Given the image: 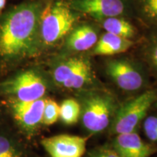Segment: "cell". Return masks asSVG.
I'll use <instances>...</instances> for the list:
<instances>
[{
  "label": "cell",
  "instance_id": "4",
  "mask_svg": "<svg viewBox=\"0 0 157 157\" xmlns=\"http://www.w3.org/2000/svg\"><path fill=\"white\" fill-rule=\"evenodd\" d=\"M114 105L112 99L104 95H93L85 99L82 119L84 127L92 133L103 131L111 121Z\"/></svg>",
  "mask_w": 157,
  "mask_h": 157
},
{
  "label": "cell",
  "instance_id": "11",
  "mask_svg": "<svg viewBox=\"0 0 157 157\" xmlns=\"http://www.w3.org/2000/svg\"><path fill=\"white\" fill-rule=\"evenodd\" d=\"M98 42V34L90 25H78L71 31L67 39V46L76 52L90 50Z\"/></svg>",
  "mask_w": 157,
  "mask_h": 157
},
{
  "label": "cell",
  "instance_id": "14",
  "mask_svg": "<svg viewBox=\"0 0 157 157\" xmlns=\"http://www.w3.org/2000/svg\"><path fill=\"white\" fill-rule=\"evenodd\" d=\"M87 62L84 59L80 58H71L65 60L58 65L54 71L55 81L57 84L62 86L65 82L67 81Z\"/></svg>",
  "mask_w": 157,
  "mask_h": 157
},
{
  "label": "cell",
  "instance_id": "17",
  "mask_svg": "<svg viewBox=\"0 0 157 157\" xmlns=\"http://www.w3.org/2000/svg\"><path fill=\"white\" fill-rule=\"evenodd\" d=\"M60 117V105L53 100H45L42 122L45 125H52Z\"/></svg>",
  "mask_w": 157,
  "mask_h": 157
},
{
  "label": "cell",
  "instance_id": "12",
  "mask_svg": "<svg viewBox=\"0 0 157 157\" xmlns=\"http://www.w3.org/2000/svg\"><path fill=\"white\" fill-rule=\"evenodd\" d=\"M130 39L105 33L94 46L93 54L98 56H113L127 51L132 47Z\"/></svg>",
  "mask_w": 157,
  "mask_h": 157
},
{
  "label": "cell",
  "instance_id": "19",
  "mask_svg": "<svg viewBox=\"0 0 157 157\" xmlns=\"http://www.w3.org/2000/svg\"><path fill=\"white\" fill-rule=\"evenodd\" d=\"M0 157H21L14 145L7 137L0 136Z\"/></svg>",
  "mask_w": 157,
  "mask_h": 157
},
{
  "label": "cell",
  "instance_id": "22",
  "mask_svg": "<svg viewBox=\"0 0 157 157\" xmlns=\"http://www.w3.org/2000/svg\"><path fill=\"white\" fill-rule=\"evenodd\" d=\"M96 157H119L118 156V154L117 153H113V152H105V153H102V154H99L98 156Z\"/></svg>",
  "mask_w": 157,
  "mask_h": 157
},
{
  "label": "cell",
  "instance_id": "13",
  "mask_svg": "<svg viewBox=\"0 0 157 157\" xmlns=\"http://www.w3.org/2000/svg\"><path fill=\"white\" fill-rule=\"evenodd\" d=\"M101 21L103 29L108 33L129 39L135 36V28L125 19L119 17H111Z\"/></svg>",
  "mask_w": 157,
  "mask_h": 157
},
{
  "label": "cell",
  "instance_id": "2",
  "mask_svg": "<svg viewBox=\"0 0 157 157\" xmlns=\"http://www.w3.org/2000/svg\"><path fill=\"white\" fill-rule=\"evenodd\" d=\"M78 16L70 5L63 0H54L42 7L39 17L40 41L52 45L69 33Z\"/></svg>",
  "mask_w": 157,
  "mask_h": 157
},
{
  "label": "cell",
  "instance_id": "7",
  "mask_svg": "<svg viewBox=\"0 0 157 157\" xmlns=\"http://www.w3.org/2000/svg\"><path fill=\"white\" fill-rule=\"evenodd\" d=\"M106 71L118 87L125 91H136L144 84L143 74L127 60H110L107 63Z\"/></svg>",
  "mask_w": 157,
  "mask_h": 157
},
{
  "label": "cell",
  "instance_id": "21",
  "mask_svg": "<svg viewBox=\"0 0 157 157\" xmlns=\"http://www.w3.org/2000/svg\"><path fill=\"white\" fill-rule=\"evenodd\" d=\"M144 131L149 140L157 143V117H149L144 121Z\"/></svg>",
  "mask_w": 157,
  "mask_h": 157
},
{
  "label": "cell",
  "instance_id": "6",
  "mask_svg": "<svg viewBox=\"0 0 157 157\" xmlns=\"http://www.w3.org/2000/svg\"><path fill=\"white\" fill-rule=\"evenodd\" d=\"M128 5L127 0H71L70 4L74 11L99 21L124 15Z\"/></svg>",
  "mask_w": 157,
  "mask_h": 157
},
{
  "label": "cell",
  "instance_id": "1",
  "mask_svg": "<svg viewBox=\"0 0 157 157\" xmlns=\"http://www.w3.org/2000/svg\"><path fill=\"white\" fill-rule=\"evenodd\" d=\"M42 5L29 2L17 6L0 21V56L21 58L34 54L39 46V17Z\"/></svg>",
  "mask_w": 157,
  "mask_h": 157
},
{
  "label": "cell",
  "instance_id": "20",
  "mask_svg": "<svg viewBox=\"0 0 157 157\" xmlns=\"http://www.w3.org/2000/svg\"><path fill=\"white\" fill-rule=\"evenodd\" d=\"M147 56L153 68L157 73V31L154 33L149 41Z\"/></svg>",
  "mask_w": 157,
  "mask_h": 157
},
{
  "label": "cell",
  "instance_id": "3",
  "mask_svg": "<svg viewBox=\"0 0 157 157\" xmlns=\"http://www.w3.org/2000/svg\"><path fill=\"white\" fill-rule=\"evenodd\" d=\"M156 99L155 90H147L121 105L113 119V132L118 135L135 132Z\"/></svg>",
  "mask_w": 157,
  "mask_h": 157
},
{
  "label": "cell",
  "instance_id": "5",
  "mask_svg": "<svg viewBox=\"0 0 157 157\" xmlns=\"http://www.w3.org/2000/svg\"><path fill=\"white\" fill-rule=\"evenodd\" d=\"M2 88L6 93L15 96L17 101H32L42 98L46 84L36 71L28 70L6 82Z\"/></svg>",
  "mask_w": 157,
  "mask_h": 157
},
{
  "label": "cell",
  "instance_id": "8",
  "mask_svg": "<svg viewBox=\"0 0 157 157\" xmlns=\"http://www.w3.org/2000/svg\"><path fill=\"white\" fill-rule=\"evenodd\" d=\"M87 141V137L63 134L43 139L42 145L51 157H82Z\"/></svg>",
  "mask_w": 157,
  "mask_h": 157
},
{
  "label": "cell",
  "instance_id": "10",
  "mask_svg": "<svg viewBox=\"0 0 157 157\" xmlns=\"http://www.w3.org/2000/svg\"><path fill=\"white\" fill-rule=\"evenodd\" d=\"M113 145L119 157H149L154 152V148L135 132L119 134Z\"/></svg>",
  "mask_w": 157,
  "mask_h": 157
},
{
  "label": "cell",
  "instance_id": "9",
  "mask_svg": "<svg viewBox=\"0 0 157 157\" xmlns=\"http://www.w3.org/2000/svg\"><path fill=\"white\" fill-rule=\"evenodd\" d=\"M45 100L21 101L16 100L13 103L14 117L21 126L25 129L36 128L42 121Z\"/></svg>",
  "mask_w": 157,
  "mask_h": 157
},
{
  "label": "cell",
  "instance_id": "16",
  "mask_svg": "<svg viewBox=\"0 0 157 157\" xmlns=\"http://www.w3.org/2000/svg\"><path fill=\"white\" fill-rule=\"evenodd\" d=\"M91 78V67L89 62L77 71L73 76L62 84L63 87L67 89L77 90L82 88L88 83Z\"/></svg>",
  "mask_w": 157,
  "mask_h": 157
},
{
  "label": "cell",
  "instance_id": "18",
  "mask_svg": "<svg viewBox=\"0 0 157 157\" xmlns=\"http://www.w3.org/2000/svg\"><path fill=\"white\" fill-rule=\"evenodd\" d=\"M140 7L143 16L157 24V0H140Z\"/></svg>",
  "mask_w": 157,
  "mask_h": 157
},
{
  "label": "cell",
  "instance_id": "15",
  "mask_svg": "<svg viewBox=\"0 0 157 157\" xmlns=\"http://www.w3.org/2000/svg\"><path fill=\"white\" fill-rule=\"evenodd\" d=\"M81 113V105L74 99L65 100L60 105V118L66 124L72 125L78 122Z\"/></svg>",
  "mask_w": 157,
  "mask_h": 157
},
{
  "label": "cell",
  "instance_id": "23",
  "mask_svg": "<svg viewBox=\"0 0 157 157\" xmlns=\"http://www.w3.org/2000/svg\"><path fill=\"white\" fill-rule=\"evenodd\" d=\"M6 4V0H0V11L2 10Z\"/></svg>",
  "mask_w": 157,
  "mask_h": 157
}]
</instances>
